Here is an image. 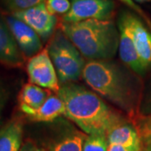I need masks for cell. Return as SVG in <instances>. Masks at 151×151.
<instances>
[{
    "label": "cell",
    "mask_w": 151,
    "mask_h": 151,
    "mask_svg": "<svg viewBox=\"0 0 151 151\" xmlns=\"http://www.w3.org/2000/svg\"><path fill=\"white\" fill-rule=\"evenodd\" d=\"M57 95L65 105V117L87 134L107 136L115 126L127 122L98 94L74 82L61 84Z\"/></svg>",
    "instance_id": "6da1fadb"
},
{
    "label": "cell",
    "mask_w": 151,
    "mask_h": 151,
    "mask_svg": "<svg viewBox=\"0 0 151 151\" xmlns=\"http://www.w3.org/2000/svg\"><path fill=\"white\" fill-rule=\"evenodd\" d=\"M82 78L92 91L134 117L137 109V89L133 77L110 60H88Z\"/></svg>",
    "instance_id": "7a4b0ae2"
},
{
    "label": "cell",
    "mask_w": 151,
    "mask_h": 151,
    "mask_svg": "<svg viewBox=\"0 0 151 151\" xmlns=\"http://www.w3.org/2000/svg\"><path fill=\"white\" fill-rule=\"evenodd\" d=\"M60 29L89 60H111L119 50V28L112 19L61 22Z\"/></svg>",
    "instance_id": "3957f363"
},
{
    "label": "cell",
    "mask_w": 151,
    "mask_h": 151,
    "mask_svg": "<svg viewBox=\"0 0 151 151\" xmlns=\"http://www.w3.org/2000/svg\"><path fill=\"white\" fill-rule=\"evenodd\" d=\"M60 84L77 81L86 65L84 56L61 29L56 30L46 47Z\"/></svg>",
    "instance_id": "277c9868"
},
{
    "label": "cell",
    "mask_w": 151,
    "mask_h": 151,
    "mask_svg": "<svg viewBox=\"0 0 151 151\" xmlns=\"http://www.w3.org/2000/svg\"><path fill=\"white\" fill-rule=\"evenodd\" d=\"M70 10L62 17L63 23L111 19L115 9L113 0H70Z\"/></svg>",
    "instance_id": "5b68a950"
},
{
    "label": "cell",
    "mask_w": 151,
    "mask_h": 151,
    "mask_svg": "<svg viewBox=\"0 0 151 151\" xmlns=\"http://www.w3.org/2000/svg\"><path fill=\"white\" fill-rule=\"evenodd\" d=\"M27 72L30 83L58 93L60 83L47 48L29 58Z\"/></svg>",
    "instance_id": "8992f818"
},
{
    "label": "cell",
    "mask_w": 151,
    "mask_h": 151,
    "mask_svg": "<svg viewBox=\"0 0 151 151\" xmlns=\"http://www.w3.org/2000/svg\"><path fill=\"white\" fill-rule=\"evenodd\" d=\"M12 15L33 29L43 40L50 39L57 24L56 16L49 12L45 3L25 10L14 13Z\"/></svg>",
    "instance_id": "52a82bcc"
},
{
    "label": "cell",
    "mask_w": 151,
    "mask_h": 151,
    "mask_svg": "<svg viewBox=\"0 0 151 151\" xmlns=\"http://www.w3.org/2000/svg\"><path fill=\"white\" fill-rule=\"evenodd\" d=\"M4 20L25 59L31 58L43 50L40 37L25 23L13 15L7 16Z\"/></svg>",
    "instance_id": "ba28073f"
},
{
    "label": "cell",
    "mask_w": 151,
    "mask_h": 151,
    "mask_svg": "<svg viewBox=\"0 0 151 151\" xmlns=\"http://www.w3.org/2000/svg\"><path fill=\"white\" fill-rule=\"evenodd\" d=\"M118 28L119 31V51L122 61L136 73L144 74L146 69L139 59L129 24L123 13L119 17Z\"/></svg>",
    "instance_id": "9c48e42d"
},
{
    "label": "cell",
    "mask_w": 151,
    "mask_h": 151,
    "mask_svg": "<svg viewBox=\"0 0 151 151\" xmlns=\"http://www.w3.org/2000/svg\"><path fill=\"white\" fill-rule=\"evenodd\" d=\"M130 29L138 55L145 68L151 65V32L134 14L123 12Z\"/></svg>",
    "instance_id": "30bf717a"
},
{
    "label": "cell",
    "mask_w": 151,
    "mask_h": 151,
    "mask_svg": "<svg viewBox=\"0 0 151 151\" xmlns=\"http://www.w3.org/2000/svg\"><path fill=\"white\" fill-rule=\"evenodd\" d=\"M86 135L71 125H61V129L54 135L46 145L48 151H83Z\"/></svg>",
    "instance_id": "8fae6325"
},
{
    "label": "cell",
    "mask_w": 151,
    "mask_h": 151,
    "mask_svg": "<svg viewBox=\"0 0 151 151\" xmlns=\"http://www.w3.org/2000/svg\"><path fill=\"white\" fill-rule=\"evenodd\" d=\"M24 59L5 20L0 18V62L10 67H20Z\"/></svg>",
    "instance_id": "7c38bea8"
},
{
    "label": "cell",
    "mask_w": 151,
    "mask_h": 151,
    "mask_svg": "<svg viewBox=\"0 0 151 151\" xmlns=\"http://www.w3.org/2000/svg\"><path fill=\"white\" fill-rule=\"evenodd\" d=\"M108 144H117L128 151H142L141 141L135 126L128 122L115 126L107 134Z\"/></svg>",
    "instance_id": "4fadbf2b"
},
{
    "label": "cell",
    "mask_w": 151,
    "mask_h": 151,
    "mask_svg": "<svg viewBox=\"0 0 151 151\" xmlns=\"http://www.w3.org/2000/svg\"><path fill=\"white\" fill-rule=\"evenodd\" d=\"M50 95L48 90L29 82L23 86L19 93V108L27 115L40 108Z\"/></svg>",
    "instance_id": "5bb4252c"
},
{
    "label": "cell",
    "mask_w": 151,
    "mask_h": 151,
    "mask_svg": "<svg viewBox=\"0 0 151 151\" xmlns=\"http://www.w3.org/2000/svg\"><path fill=\"white\" fill-rule=\"evenodd\" d=\"M65 105L56 94L50 95L40 108L26 116L34 122L50 123L58 119L60 116L65 115Z\"/></svg>",
    "instance_id": "9a60e30c"
},
{
    "label": "cell",
    "mask_w": 151,
    "mask_h": 151,
    "mask_svg": "<svg viewBox=\"0 0 151 151\" xmlns=\"http://www.w3.org/2000/svg\"><path fill=\"white\" fill-rule=\"evenodd\" d=\"M23 124L18 119L9 121L0 129V151H20Z\"/></svg>",
    "instance_id": "2e32d148"
},
{
    "label": "cell",
    "mask_w": 151,
    "mask_h": 151,
    "mask_svg": "<svg viewBox=\"0 0 151 151\" xmlns=\"http://www.w3.org/2000/svg\"><path fill=\"white\" fill-rule=\"evenodd\" d=\"M134 126L140 138L142 151H151V114L137 119Z\"/></svg>",
    "instance_id": "e0dca14e"
},
{
    "label": "cell",
    "mask_w": 151,
    "mask_h": 151,
    "mask_svg": "<svg viewBox=\"0 0 151 151\" xmlns=\"http://www.w3.org/2000/svg\"><path fill=\"white\" fill-rule=\"evenodd\" d=\"M107 136L103 134H89L83 144V151H108Z\"/></svg>",
    "instance_id": "ac0fdd59"
},
{
    "label": "cell",
    "mask_w": 151,
    "mask_h": 151,
    "mask_svg": "<svg viewBox=\"0 0 151 151\" xmlns=\"http://www.w3.org/2000/svg\"><path fill=\"white\" fill-rule=\"evenodd\" d=\"M3 5L12 14L37 6L46 0H1Z\"/></svg>",
    "instance_id": "d6986e66"
},
{
    "label": "cell",
    "mask_w": 151,
    "mask_h": 151,
    "mask_svg": "<svg viewBox=\"0 0 151 151\" xmlns=\"http://www.w3.org/2000/svg\"><path fill=\"white\" fill-rule=\"evenodd\" d=\"M45 6L50 13L52 14H63L70 10V0H46Z\"/></svg>",
    "instance_id": "ffe728a7"
},
{
    "label": "cell",
    "mask_w": 151,
    "mask_h": 151,
    "mask_svg": "<svg viewBox=\"0 0 151 151\" xmlns=\"http://www.w3.org/2000/svg\"><path fill=\"white\" fill-rule=\"evenodd\" d=\"M20 151H48L46 149L40 148L34 144L31 141H27L25 144H24L20 149Z\"/></svg>",
    "instance_id": "44dd1931"
},
{
    "label": "cell",
    "mask_w": 151,
    "mask_h": 151,
    "mask_svg": "<svg viewBox=\"0 0 151 151\" xmlns=\"http://www.w3.org/2000/svg\"><path fill=\"white\" fill-rule=\"evenodd\" d=\"M108 151H128L124 147L117 144H108Z\"/></svg>",
    "instance_id": "7402d4cb"
},
{
    "label": "cell",
    "mask_w": 151,
    "mask_h": 151,
    "mask_svg": "<svg viewBox=\"0 0 151 151\" xmlns=\"http://www.w3.org/2000/svg\"><path fill=\"white\" fill-rule=\"evenodd\" d=\"M120 1H121V2H123V3H124L125 4H127L128 6H129L130 8H132V9H134L135 11L139 12V13L142 12L140 9L135 4V3L133 1V0H120Z\"/></svg>",
    "instance_id": "603a6c76"
},
{
    "label": "cell",
    "mask_w": 151,
    "mask_h": 151,
    "mask_svg": "<svg viewBox=\"0 0 151 151\" xmlns=\"http://www.w3.org/2000/svg\"><path fill=\"white\" fill-rule=\"evenodd\" d=\"M6 97L5 92L3 91V89L0 87V117H1V113H2V110L4 107V103H5Z\"/></svg>",
    "instance_id": "cb8c5ba5"
},
{
    "label": "cell",
    "mask_w": 151,
    "mask_h": 151,
    "mask_svg": "<svg viewBox=\"0 0 151 151\" xmlns=\"http://www.w3.org/2000/svg\"><path fill=\"white\" fill-rule=\"evenodd\" d=\"M136 2H139V3H145V2H149L151 0H134Z\"/></svg>",
    "instance_id": "d4e9b609"
}]
</instances>
